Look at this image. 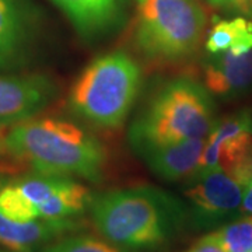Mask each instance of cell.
I'll use <instances>...</instances> for the list:
<instances>
[{"instance_id": "6da1fadb", "label": "cell", "mask_w": 252, "mask_h": 252, "mask_svg": "<svg viewBox=\"0 0 252 252\" xmlns=\"http://www.w3.org/2000/svg\"><path fill=\"white\" fill-rule=\"evenodd\" d=\"M4 150L36 174L98 181L105 152L98 140L72 122L31 118L14 125L4 137Z\"/></svg>"}, {"instance_id": "7a4b0ae2", "label": "cell", "mask_w": 252, "mask_h": 252, "mask_svg": "<svg viewBox=\"0 0 252 252\" xmlns=\"http://www.w3.org/2000/svg\"><path fill=\"white\" fill-rule=\"evenodd\" d=\"M94 227L109 243L130 250L165 244L184 217L178 202L152 188L111 190L91 198Z\"/></svg>"}, {"instance_id": "3957f363", "label": "cell", "mask_w": 252, "mask_h": 252, "mask_svg": "<svg viewBox=\"0 0 252 252\" xmlns=\"http://www.w3.org/2000/svg\"><path fill=\"white\" fill-rule=\"evenodd\" d=\"M213 105L205 86L185 77L167 83L130 129L140 153L161 146L206 137L215 126Z\"/></svg>"}, {"instance_id": "277c9868", "label": "cell", "mask_w": 252, "mask_h": 252, "mask_svg": "<svg viewBox=\"0 0 252 252\" xmlns=\"http://www.w3.org/2000/svg\"><path fill=\"white\" fill-rule=\"evenodd\" d=\"M140 80V67L129 55H101L74 81L70 107L94 125L119 127L135 102Z\"/></svg>"}, {"instance_id": "5b68a950", "label": "cell", "mask_w": 252, "mask_h": 252, "mask_svg": "<svg viewBox=\"0 0 252 252\" xmlns=\"http://www.w3.org/2000/svg\"><path fill=\"white\" fill-rule=\"evenodd\" d=\"M135 44L150 59L180 61L202 42L207 24L196 0H136Z\"/></svg>"}, {"instance_id": "8992f818", "label": "cell", "mask_w": 252, "mask_h": 252, "mask_svg": "<svg viewBox=\"0 0 252 252\" xmlns=\"http://www.w3.org/2000/svg\"><path fill=\"white\" fill-rule=\"evenodd\" d=\"M192 180L185 196L193 207V216L202 224L216 223L241 206L245 188L223 168L200 174Z\"/></svg>"}, {"instance_id": "52a82bcc", "label": "cell", "mask_w": 252, "mask_h": 252, "mask_svg": "<svg viewBox=\"0 0 252 252\" xmlns=\"http://www.w3.org/2000/svg\"><path fill=\"white\" fill-rule=\"evenodd\" d=\"M55 94V84L42 74L0 76V127L35 118Z\"/></svg>"}, {"instance_id": "ba28073f", "label": "cell", "mask_w": 252, "mask_h": 252, "mask_svg": "<svg viewBox=\"0 0 252 252\" xmlns=\"http://www.w3.org/2000/svg\"><path fill=\"white\" fill-rule=\"evenodd\" d=\"M74 228L76 223L70 219H36L18 223L0 213V245L11 252H35L55 238L74 231Z\"/></svg>"}, {"instance_id": "9c48e42d", "label": "cell", "mask_w": 252, "mask_h": 252, "mask_svg": "<svg viewBox=\"0 0 252 252\" xmlns=\"http://www.w3.org/2000/svg\"><path fill=\"white\" fill-rule=\"evenodd\" d=\"M203 84L210 94L231 97L252 87V51L216 54L203 66Z\"/></svg>"}, {"instance_id": "30bf717a", "label": "cell", "mask_w": 252, "mask_h": 252, "mask_svg": "<svg viewBox=\"0 0 252 252\" xmlns=\"http://www.w3.org/2000/svg\"><path fill=\"white\" fill-rule=\"evenodd\" d=\"M206 144V137L184 140L180 143L153 147L142 152L149 168L167 181L193 178Z\"/></svg>"}, {"instance_id": "8fae6325", "label": "cell", "mask_w": 252, "mask_h": 252, "mask_svg": "<svg viewBox=\"0 0 252 252\" xmlns=\"http://www.w3.org/2000/svg\"><path fill=\"white\" fill-rule=\"evenodd\" d=\"M24 0H0V67L16 63L27 42Z\"/></svg>"}, {"instance_id": "7c38bea8", "label": "cell", "mask_w": 252, "mask_h": 252, "mask_svg": "<svg viewBox=\"0 0 252 252\" xmlns=\"http://www.w3.org/2000/svg\"><path fill=\"white\" fill-rule=\"evenodd\" d=\"M81 35H95L117 17L115 0H52Z\"/></svg>"}, {"instance_id": "4fadbf2b", "label": "cell", "mask_w": 252, "mask_h": 252, "mask_svg": "<svg viewBox=\"0 0 252 252\" xmlns=\"http://www.w3.org/2000/svg\"><path fill=\"white\" fill-rule=\"evenodd\" d=\"M209 54L231 52L244 55L252 51V21L244 17L219 20L210 28L206 38Z\"/></svg>"}, {"instance_id": "5bb4252c", "label": "cell", "mask_w": 252, "mask_h": 252, "mask_svg": "<svg viewBox=\"0 0 252 252\" xmlns=\"http://www.w3.org/2000/svg\"><path fill=\"white\" fill-rule=\"evenodd\" d=\"M90 202L91 195L89 188L67 178L51 198L38 206V213L39 219L45 220L70 219L90 206Z\"/></svg>"}, {"instance_id": "9a60e30c", "label": "cell", "mask_w": 252, "mask_h": 252, "mask_svg": "<svg viewBox=\"0 0 252 252\" xmlns=\"http://www.w3.org/2000/svg\"><path fill=\"white\" fill-rule=\"evenodd\" d=\"M0 213L18 223L39 219L38 207L21 192L16 184L0 188Z\"/></svg>"}, {"instance_id": "2e32d148", "label": "cell", "mask_w": 252, "mask_h": 252, "mask_svg": "<svg viewBox=\"0 0 252 252\" xmlns=\"http://www.w3.org/2000/svg\"><path fill=\"white\" fill-rule=\"evenodd\" d=\"M210 234L224 252H250L252 248V217L240 219Z\"/></svg>"}, {"instance_id": "e0dca14e", "label": "cell", "mask_w": 252, "mask_h": 252, "mask_svg": "<svg viewBox=\"0 0 252 252\" xmlns=\"http://www.w3.org/2000/svg\"><path fill=\"white\" fill-rule=\"evenodd\" d=\"M42 252H126L91 235H72L46 245Z\"/></svg>"}, {"instance_id": "ac0fdd59", "label": "cell", "mask_w": 252, "mask_h": 252, "mask_svg": "<svg viewBox=\"0 0 252 252\" xmlns=\"http://www.w3.org/2000/svg\"><path fill=\"white\" fill-rule=\"evenodd\" d=\"M228 175H231L237 182H240L244 188H247L252 181V137L250 143L247 146L245 152H244L241 160L228 172Z\"/></svg>"}, {"instance_id": "d6986e66", "label": "cell", "mask_w": 252, "mask_h": 252, "mask_svg": "<svg viewBox=\"0 0 252 252\" xmlns=\"http://www.w3.org/2000/svg\"><path fill=\"white\" fill-rule=\"evenodd\" d=\"M187 252H224L223 248L219 245L216 240L213 238L212 234H207L203 237L202 240H199L198 243L195 244L189 251Z\"/></svg>"}, {"instance_id": "ffe728a7", "label": "cell", "mask_w": 252, "mask_h": 252, "mask_svg": "<svg viewBox=\"0 0 252 252\" xmlns=\"http://www.w3.org/2000/svg\"><path fill=\"white\" fill-rule=\"evenodd\" d=\"M225 7L234 9L237 11H241L244 14L250 16L252 10V0H227Z\"/></svg>"}, {"instance_id": "44dd1931", "label": "cell", "mask_w": 252, "mask_h": 252, "mask_svg": "<svg viewBox=\"0 0 252 252\" xmlns=\"http://www.w3.org/2000/svg\"><path fill=\"white\" fill-rule=\"evenodd\" d=\"M241 212L243 213H248V215H252V181L251 184L244 189V195L243 200H241Z\"/></svg>"}, {"instance_id": "7402d4cb", "label": "cell", "mask_w": 252, "mask_h": 252, "mask_svg": "<svg viewBox=\"0 0 252 252\" xmlns=\"http://www.w3.org/2000/svg\"><path fill=\"white\" fill-rule=\"evenodd\" d=\"M207 1L216 7H225V4H227V0H207Z\"/></svg>"}, {"instance_id": "603a6c76", "label": "cell", "mask_w": 252, "mask_h": 252, "mask_svg": "<svg viewBox=\"0 0 252 252\" xmlns=\"http://www.w3.org/2000/svg\"><path fill=\"white\" fill-rule=\"evenodd\" d=\"M4 137H6V133L3 127H0V150H4Z\"/></svg>"}, {"instance_id": "cb8c5ba5", "label": "cell", "mask_w": 252, "mask_h": 252, "mask_svg": "<svg viewBox=\"0 0 252 252\" xmlns=\"http://www.w3.org/2000/svg\"><path fill=\"white\" fill-rule=\"evenodd\" d=\"M250 16H251V18H252V10H251V13H250Z\"/></svg>"}, {"instance_id": "d4e9b609", "label": "cell", "mask_w": 252, "mask_h": 252, "mask_svg": "<svg viewBox=\"0 0 252 252\" xmlns=\"http://www.w3.org/2000/svg\"><path fill=\"white\" fill-rule=\"evenodd\" d=\"M250 252H252V248H251V251H250Z\"/></svg>"}, {"instance_id": "484cf974", "label": "cell", "mask_w": 252, "mask_h": 252, "mask_svg": "<svg viewBox=\"0 0 252 252\" xmlns=\"http://www.w3.org/2000/svg\"><path fill=\"white\" fill-rule=\"evenodd\" d=\"M0 152H1V150H0Z\"/></svg>"}, {"instance_id": "4316f807", "label": "cell", "mask_w": 252, "mask_h": 252, "mask_svg": "<svg viewBox=\"0 0 252 252\" xmlns=\"http://www.w3.org/2000/svg\"><path fill=\"white\" fill-rule=\"evenodd\" d=\"M0 252H1V251H0Z\"/></svg>"}]
</instances>
